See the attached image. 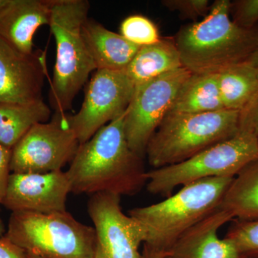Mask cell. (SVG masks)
<instances>
[{"label": "cell", "mask_w": 258, "mask_h": 258, "mask_svg": "<svg viewBox=\"0 0 258 258\" xmlns=\"http://www.w3.org/2000/svg\"><path fill=\"white\" fill-rule=\"evenodd\" d=\"M125 111L80 144L66 171L71 192L131 196L147 185L144 158L130 149L125 138Z\"/></svg>", "instance_id": "cell-1"}, {"label": "cell", "mask_w": 258, "mask_h": 258, "mask_svg": "<svg viewBox=\"0 0 258 258\" xmlns=\"http://www.w3.org/2000/svg\"><path fill=\"white\" fill-rule=\"evenodd\" d=\"M232 3L216 0L202 21L174 37L183 67L192 74H219L247 60L258 48V28H241L230 18Z\"/></svg>", "instance_id": "cell-2"}, {"label": "cell", "mask_w": 258, "mask_h": 258, "mask_svg": "<svg viewBox=\"0 0 258 258\" xmlns=\"http://www.w3.org/2000/svg\"><path fill=\"white\" fill-rule=\"evenodd\" d=\"M234 177L208 178L185 185L160 203L129 210L146 232L144 245L167 254L178 239L220 206Z\"/></svg>", "instance_id": "cell-3"}, {"label": "cell", "mask_w": 258, "mask_h": 258, "mask_svg": "<svg viewBox=\"0 0 258 258\" xmlns=\"http://www.w3.org/2000/svg\"><path fill=\"white\" fill-rule=\"evenodd\" d=\"M89 2L53 0L50 26L56 43V60L50 102L55 113L66 114L93 71L94 62L85 45L82 27L88 20Z\"/></svg>", "instance_id": "cell-4"}, {"label": "cell", "mask_w": 258, "mask_h": 258, "mask_svg": "<svg viewBox=\"0 0 258 258\" xmlns=\"http://www.w3.org/2000/svg\"><path fill=\"white\" fill-rule=\"evenodd\" d=\"M240 115L227 109L168 113L147 144L148 162L154 169L173 165L231 138L240 130Z\"/></svg>", "instance_id": "cell-5"}, {"label": "cell", "mask_w": 258, "mask_h": 258, "mask_svg": "<svg viewBox=\"0 0 258 258\" xmlns=\"http://www.w3.org/2000/svg\"><path fill=\"white\" fill-rule=\"evenodd\" d=\"M5 237L25 251L42 258H93L94 227L68 212H12Z\"/></svg>", "instance_id": "cell-6"}, {"label": "cell", "mask_w": 258, "mask_h": 258, "mask_svg": "<svg viewBox=\"0 0 258 258\" xmlns=\"http://www.w3.org/2000/svg\"><path fill=\"white\" fill-rule=\"evenodd\" d=\"M258 159V138L240 129L231 138L215 144L184 161L147 172V189L168 197L176 187L200 180L235 177L249 163Z\"/></svg>", "instance_id": "cell-7"}, {"label": "cell", "mask_w": 258, "mask_h": 258, "mask_svg": "<svg viewBox=\"0 0 258 258\" xmlns=\"http://www.w3.org/2000/svg\"><path fill=\"white\" fill-rule=\"evenodd\" d=\"M191 72L180 68L135 86L124 118L129 147L141 157L149 140L170 111L180 89Z\"/></svg>", "instance_id": "cell-8"}, {"label": "cell", "mask_w": 258, "mask_h": 258, "mask_svg": "<svg viewBox=\"0 0 258 258\" xmlns=\"http://www.w3.org/2000/svg\"><path fill=\"white\" fill-rule=\"evenodd\" d=\"M134 90L135 86L124 72L97 70L88 83L80 111L74 115H64L80 144L123 114Z\"/></svg>", "instance_id": "cell-9"}, {"label": "cell", "mask_w": 258, "mask_h": 258, "mask_svg": "<svg viewBox=\"0 0 258 258\" xmlns=\"http://www.w3.org/2000/svg\"><path fill=\"white\" fill-rule=\"evenodd\" d=\"M80 143L66 123L64 115L55 113L50 122L39 123L13 147L12 173H48L62 171L73 160Z\"/></svg>", "instance_id": "cell-10"}, {"label": "cell", "mask_w": 258, "mask_h": 258, "mask_svg": "<svg viewBox=\"0 0 258 258\" xmlns=\"http://www.w3.org/2000/svg\"><path fill=\"white\" fill-rule=\"evenodd\" d=\"M88 212L96 231L93 258H142L139 247L145 242V230L123 212L119 195H91Z\"/></svg>", "instance_id": "cell-11"}, {"label": "cell", "mask_w": 258, "mask_h": 258, "mask_svg": "<svg viewBox=\"0 0 258 258\" xmlns=\"http://www.w3.org/2000/svg\"><path fill=\"white\" fill-rule=\"evenodd\" d=\"M71 192L66 171L11 173L1 205L12 212H64Z\"/></svg>", "instance_id": "cell-12"}, {"label": "cell", "mask_w": 258, "mask_h": 258, "mask_svg": "<svg viewBox=\"0 0 258 258\" xmlns=\"http://www.w3.org/2000/svg\"><path fill=\"white\" fill-rule=\"evenodd\" d=\"M43 54L23 53L0 37V103L41 101L46 76Z\"/></svg>", "instance_id": "cell-13"}, {"label": "cell", "mask_w": 258, "mask_h": 258, "mask_svg": "<svg viewBox=\"0 0 258 258\" xmlns=\"http://www.w3.org/2000/svg\"><path fill=\"white\" fill-rule=\"evenodd\" d=\"M233 219L219 206L183 234L166 258H243L232 241L218 236L222 226Z\"/></svg>", "instance_id": "cell-14"}, {"label": "cell", "mask_w": 258, "mask_h": 258, "mask_svg": "<svg viewBox=\"0 0 258 258\" xmlns=\"http://www.w3.org/2000/svg\"><path fill=\"white\" fill-rule=\"evenodd\" d=\"M53 0H8L0 9V37L23 53L31 54L37 29L50 23Z\"/></svg>", "instance_id": "cell-15"}, {"label": "cell", "mask_w": 258, "mask_h": 258, "mask_svg": "<svg viewBox=\"0 0 258 258\" xmlns=\"http://www.w3.org/2000/svg\"><path fill=\"white\" fill-rule=\"evenodd\" d=\"M82 36L96 71L124 72L141 47L91 19L83 24Z\"/></svg>", "instance_id": "cell-16"}, {"label": "cell", "mask_w": 258, "mask_h": 258, "mask_svg": "<svg viewBox=\"0 0 258 258\" xmlns=\"http://www.w3.org/2000/svg\"><path fill=\"white\" fill-rule=\"evenodd\" d=\"M182 67L174 39L161 37L157 43L141 47L124 73L137 86Z\"/></svg>", "instance_id": "cell-17"}, {"label": "cell", "mask_w": 258, "mask_h": 258, "mask_svg": "<svg viewBox=\"0 0 258 258\" xmlns=\"http://www.w3.org/2000/svg\"><path fill=\"white\" fill-rule=\"evenodd\" d=\"M222 109L225 108L219 91L217 74L191 73L169 113H204Z\"/></svg>", "instance_id": "cell-18"}, {"label": "cell", "mask_w": 258, "mask_h": 258, "mask_svg": "<svg viewBox=\"0 0 258 258\" xmlns=\"http://www.w3.org/2000/svg\"><path fill=\"white\" fill-rule=\"evenodd\" d=\"M220 206L237 220H258V159L234 177Z\"/></svg>", "instance_id": "cell-19"}, {"label": "cell", "mask_w": 258, "mask_h": 258, "mask_svg": "<svg viewBox=\"0 0 258 258\" xmlns=\"http://www.w3.org/2000/svg\"><path fill=\"white\" fill-rule=\"evenodd\" d=\"M51 115L43 100L28 104L0 103V144L13 149L30 128Z\"/></svg>", "instance_id": "cell-20"}, {"label": "cell", "mask_w": 258, "mask_h": 258, "mask_svg": "<svg viewBox=\"0 0 258 258\" xmlns=\"http://www.w3.org/2000/svg\"><path fill=\"white\" fill-rule=\"evenodd\" d=\"M224 108L241 112L258 93V76L248 64L240 62L217 74Z\"/></svg>", "instance_id": "cell-21"}, {"label": "cell", "mask_w": 258, "mask_h": 258, "mask_svg": "<svg viewBox=\"0 0 258 258\" xmlns=\"http://www.w3.org/2000/svg\"><path fill=\"white\" fill-rule=\"evenodd\" d=\"M120 35L128 41L139 47L157 43L161 40L155 24L143 15H131L122 22Z\"/></svg>", "instance_id": "cell-22"}, {"label": "cell", "mask_w": 258, "mask_h": 258, "mask_svg": "<svg viewBox=\"0 0 258 258\" xmlns=\"http://www.w3.org/2000/svg\"><path fill=\"white\" fill-rule=\"evenodd\" d=\"M225 238L232 241L243 258H258V220H237Z\"/></svg>", "instance_id": "cell-23"}, {"label": "cell", "mask_w": 258, "mask_h": 258, "mask_svg": "<svg viewBox=\"0 0 258 258\" xmlns=\"http://www.w3.org/2000/svg\"><path fill=\"white\" fill-rule=\"evenodd\" d=\"M161 4L171 11L178 12L183 18L192 20L206 16L212 5L208 0H164Z\"/></svg>", "instance_id": "cell-24"}, {"label": "cell", "mask_w": 258, "mask_h": 258, "mask_svg": "<svg viewBox=\"0 0 258 258\" xmlns=\"http://www.w3.org/2000/svg\"><path fill=\"white\" fill-rule=\"evenodd\" d=\"M232 21L245 29L254 28L258 22V0H237L232 3Z\"/></svg>", "instance_id": "cell-25"}, {"label": "cell", "mask_w": 258, "mask_h": 258, "mask_svg": "<svg viewBox=\"0 0 258 258\" xmlns=\"http://www.w3.org/2000/svg\"><path fill=\"white\" fill-rule=\"evenodd\" d=\"M240 129L250 132L258 138V93L240 112Z\"/></svg>", "instance_id": "cell-26"}, {"label": "cell", "mask_w": 258, "mask_h": 258, "mask_svg": "<svg viewBox=\"0 0 258 258\" xmlns=\"http://www.w3.org/2000/svg\"><path fill=\"white\" fill-rule=\"evenodd\" d=\"M13 149L5 147L0 144V205L3 202L8 181L11 174V159Z\"/></svg>", "instance_id": "cell-27"}, {"label": "cell", "mask_w": 258, "mask_h": 258, "mask_svg": "<svg viewBox=\"0 0 258 258\" xmlns=\"http://www.w3.org/2000/svg\"><path fill=\"white\" fill-rule=\"evenodd\" d=\"M0 258H28L25 251L12 242L8 237H0Z\"/></svg>", "instance_id": "cell-28"}, {"label": "cell", "mask_w": 258, "mask_h": 258, "mask_svg": "<svg viewBox=\"0 0 258 258\" xmlns=\"http://www.w3.org/2000/svg\"><path fill=\"white\" fill-rule=\"evenodd\" d=\"M165 254L160 253L159 252L149 249L147 246L144 245L143 251L142 252V258H166Z\"/></svg>", "instance_id": "cell-29"}, {"label": "cell", "mask_w": 258, "mask_h": 258, "mask_svg": "<svg viewBox=\"0 0 258 258\" xmlns=\"http://www.w3.org/2000/svg\"><path fill=\"white\" fill-rule=\"evenodd\" d=\"M244 62L255 71L258 76V48L256 49Z\"/></svg>", "instance_id": "cell-30"}, {"label": "cell", "mask_w": 258, "mask_h": 258, "mask_svg": "<svg viewBox=\"0 0 258 258\" xmlns=\"http://www.w3.org/2000/svg\"><path fill=\"white\" fill-rule=\"evenodd\" d=\"M5 233H6V230H5V225L0 217V237H4Z\"/></svg>", "instance_id": "cell-31"}, {"label": "cell", "mask_w": 258, "mask_h": 258, "mask_svg": "<svg viewBox=\"0 0 258 258\" xmlns=\"http://www.w3.org/2000/svg\"><path fill=\"white\" fill-rule=\"evenodd\" d=\"M7 2H8V0H0V9L6 4Z\"/></svg>", "instance_id": "cell-32"}, {"label": "cell", "mask_w": 258, "mask_h": 258, "mask_svg": "<svg viewBox=\"0 0 258 258\" xmlns=\"http://www.w3.org/2000/svg\"><path fill=\"white\" fill-rule=\"evenodd\" d=\"M28 254V258H42L40 257H38V256L33 255V254Z\"/></svg>", "instance_id": "cell-33"}]
</instances>
